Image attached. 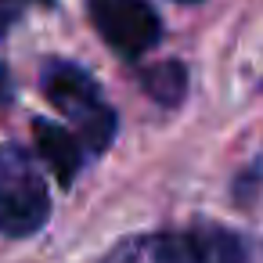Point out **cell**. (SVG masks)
<instances>
[{"label":"cell","instance_id":"9","mask_svg":"<svg viewBox=\"0 0 263 263\" xmlns=\"http://www.w3.org/2000/svg\"><path fill=\"white\" fill-rule=\"evenodd\" d=\"M184 4H195V0H184Z\"/></svg>","mask_w":263,"mask_h":263},{"label":"cell","instance_id":"1","mask_svg":"<svg viewBox=\"0 0 263 263\" xmlns=\"http://www.w3.org/2000/svg\"><path fill=\"white\" fill-rule=\"evenodd\" d=\"M101 263H241V241L223 227H191L119 241Z\"/></svg>","mask_w":263,"mask_h":263},{"label":"cell","instance_id":"6","mask_svg":"<svg viewBox=\"0 0 263 263\" xmlns=\"http://www.w3.org/2000/svg\"><path fill=\"white\" fill-rule=\"evenodd\" d=\"M141 83H144L148 98H155V101L166 105V108H173V105L184 98V90H187V72H184L180 62H162V65L148 69V72L141 76Z\"/></svg>","mask_w":263,"mask_h":263},{"label":"cell","instance_id":"3","mask_svg":"<svg viewBox=\"0 0 263 263\" xmlns=\"http://www.w3.org/2000/svg\"><path fill=\"white\" fill-rule=\"evenodd\" d=\"M90 22L123 58H141L162 36V22L148 0H90Z\"/></svg>","mask_w":263,"mask_h":263},{"label":"cell","instance_id":"7","mask_svg":"<svg viewBox=\"0 0 263 263\" xmlns=\"http://www.w3.org/2000/svg\"><path fill=\"white\" fill-rule=\"evenodd\" d=\"M11 94H15L11 76H8V69H4V65H0V108H4V105H11Z\"/></svg>","mask_w":263,"mask_h":263},{"label":"cell","instance_id":"2","mask_svg":"<svg viewBox=\"0 0 263 263\" xmlns=\"http://www.w3.org/2000/svg\"><path fill=\"white\" fill-rule=\"evenodd\" d=\"M47 213V184L33 159L18 148H0V234L26 238L44 227Z\"/></svg>","mask_w":263,"mask_h":263},{"label":"cell","instance_id":"4","mask_svg":"<svg viewBox=\"0 0 263 263\" xmlns=\"http://www.w3.org/2000/svg\"><path fill=\"white\" fill-rule=\"evenodd\" d=\"M44 94H47V101H51L58 112L72 116L80 126L90 123L98 112L108 108V105L101 101L98 83H94L80 65H65V62H54V65L44 69Z\"/></svg>","mask_w":263,"mask_h":263},{"label":"cell","instance_id":"8","mask_svg":"<svg viewBox=\"0 0 263 263\" xmlns=\"http://www.w3.org/2000/svg\"><path fill=\"white\" fill-rule=\"evenodd\" d=\"M15 22V11H8V8H0V36L8 33V26Z\"/></svg>","mask_w":263,"mask_h":263},{"label":"cell","instance_id":"5","mask_svg":"<svg viewBox=\"0 0 263 263\" xmlns=\"http://www.w3.org/2000/svg\"><path fill=\"white\" fill-rule=\"evenodd\" d=\"M33 137H36V148H40L44 162H47L51 173L58 177V184L69 187V184L76 180V173H80V162H83L80 141H76L65 126H58V123H51V119H36V123H33Z\"/></svg>","mask_w":263,"mask_h":263}]
</instances>
